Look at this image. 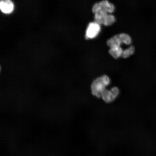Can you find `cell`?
I'll return each instance as SVG.
<instances>
[{
	"instance_id": "obj_1",
	"label": "cell",
	"mask_w": 156,
	"mask_h": 156,
	"mask_svg": "<svg viewBox=\"0 0 156 156\" xmlns=\"http://www.w3.org/2000/svg\"><path fill=\"white\" fill-rule=\"evenodd\" d=\"M110 78L106 75H104L95 79L91 83V93L98 98H101L106 87L110 84Z\"/></svg>"
},
{
	"instance_id": "obj_2",
	"label": "cell",
	"mask_w": 156,
	"mask_h": 156,
	"mask_svg": "<svg viewBox=\"0 0 156 156\" xmlns=\"http://www.w3.org/2000/svg\"><path fill=\"white\" fill-rule=\"evenodd\" d=\"M119 93V90L118 88L114 87L109 90H105L101 97L105 102L110 103L114 101L117 98Z\"/></svg>"
},
{
	"instance_id": "obj_3",
	"label": "cell",
	"mask_w": 156,
	"mask_h": 156,
	"mask_svg": "<svg viewBox=\"0 0 156 156\" xmlns=\"http://www.w3.org/2000/svg\"><path fill=\"white\" fill-rule=\"evenodd\" d=\"M114 9V5L112 3H109L107 0H105L95 3L93 7L92 11L94 13H96L100 10H103L107 12L112 13Z\"/></svg>"
},
{
	"instance_id": "obj_4",
	"label": "cell",
	"mask_w": 156,
	"mask_h": 156,
	"mask_svg": "<svg viewBox=\"0 0 156 156\" xmlns=\"http://www.w3.org/2000/svg\"><path fill=\"white\" fill-rule=\"evenodd\" d=\"M101 29L100 25L95 22H91L88 25L85 37L87 39L95 38Z\"/></svg>"
},
{
	"instance_id": "obj_5",
	"label": "cell",
	"mask_w": 156,
	"mask_h": 156,
	"mask_svg": "<svg viewBox=\"0 0 156 156\" xmlns=\"http://www.w3.org/2000/svg\"><path fill=\"white\" fill-rule=\"evenodd\" d=\"M0 8L4 13H10L14 8V5L9 0H4L0 2Z\"/></svg>"
},
{
	"instance_id": "obj_6",
	"label": "cell",
	"mask_w": 156,
	"mask_h": 156,
	"mask_svg": "<svg viewBox=\"0 0 156 156\" xmlns=\"http://www.w3.org/2000/svg\"><path fill=\"white\" fill-rule=\"evenodd\" d=\"M118 36L122 43H123L126 44H129L131 43V38L129 35L124 33H122V34H118Z\"/></svg>"
},
{
	"instance_id": "obj_7",
	"label": "cell",
	"mask_w": 156,
	"mask_h": 156,
	"mask_svg": "<svg viewBox=\"0 0 156 156\" xmlns=\"http://www.w3.org/2000/svg\"><path fill=\"white\" fill-rule=\"evenodd\" d=\"M115 18L114 15L108 14L103 21V24L106 26L112 25L115 21Z\"/></svg>"
},
{
	"instance_id": "obj_8",
	"label": "cell",
	"mask_w": 156,
	"mask_h": 156,
	"mask_svg": "<svg viewBox=\"0 0 156 156\" xmlns=\"http://www.w3.org/2000/svg\"><path fill=\"white\" fill-rule=\"evenodd\" d=\"M135 52V48L133 46H131L130 47L123 51L121 56L123 58H127L132 55Z\"/></svg>"
},
{
	"instance_id": "obj_9",
	"label": "cell",
	"mask_w": 156,
	"mask_h": 156,
	"mask_svg": "<svg viewBox=\"0 0 156 156\" xmlns=\"http://www.w3.org/2000/svg\"><path fill=\"white\" fill-rule=\"evenodd\" d=\"M123 50L121 47L116 49H110L109 50V53L115 58H118L121 56Z\"/></svg>"
}]
</instances>
